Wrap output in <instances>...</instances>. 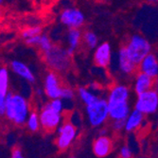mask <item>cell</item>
<instances>
[{
	"instance_id": "1",
	"label": "cell",
	"mask_w": 158,
	"mask_h": 158,
	"mask_svg": "<svg viewBox=\"0 0 158 158\" xmlns=\"http://www.w3.org/2000/svg\"><path fill=\"white\" fill-rule=\"evenodd\" d=\"M131 90L125 84L118 83L113 85L107 96L109 106V117L111 120L126 119L131 113L130 105Z\"/></svg>"
},
{
	"instance_id": "2",
	"label": "cell",
	"mask_w": 158,
	"mask_h": 158,
	"mask_svg": "<svg viewBox=\"0 0 158 158\" xmlns=\"http://www.w3.org/2000/svg\"><path fill=\"white\" fill-rule=\"evenodd\" d=\"M31 106L27 99L20 94L9 92L6 96L5 116L17 126L26 124L31 114Z\"/></svg>"
},
{
	"instance_id": "3",
	"label": "cell",
	"mask_w": 158,
	"mask_h": 158,
	"mask_svg": "<svg viewBox=\"0 0 158 158\" xmlns=\"http://www.w3.org/2000/svg\"><path fill=\"white\" fill-rule=\"evenodd\" d=\"M46 64L56 73H65L70 69L72 61L67 48L53 45L51 49L43 54Z\"/></svg>"
},
{
	"instance_id": "4",
	"label": "cell",
	"mask_w": 158,
	"mask_h": 158,
	"mask_svg": "<svg viewBox=\"0 0 158 158\" xmlns=\"http://www.w3.org/2000/svg\"><path fill=\"white\" fill-rule=\"evenodd\" d=\"M85 114L87 121L91 127L99 128L103 126L110 118L107 99L98 98L93 103L86 105Z\"/></svg>"
},
{
	"instance_id": "5",
	"label": "cell",
	"mask_w": 158,
	"mask_h": 158,
	"mask_svg": "<svg viewBox=\"0 0 158 158\" xmlns=\"http://www.w3.org/2000/svg\"><path fill=\"white\" fill-rule=\"evenodd\" d=\"M125 48L129 57L137 65L145 57L151 53L152 45L151 43L140 34H134L129 38Z\"/></svg>"
},
{
	"instance_id": "6",
	"label": "cell",
	"mask_w": 158,
	"mask_h": 158,
	"mask_svg": "<svg viewBox=\"0 0 158 158\" xmlns=\"http://www.w3.org/2000/svg\"><path fill=\"white\" fill-rule=\"evenodd\" d=\"M78 136V129L71 121H63L57 129L56 146L60 151H66Z\"/></svg>"
},
{
	"instance_id": "7",
	"label": "cell",
	"mask_w": 158,
	"mask_h": 158,
	"mask_svg": "<svg viewBox=\"0 0 158 158\" xmlns=\"http://www.w3.org/2000/svg\"><path fill=\"white\" fill-rule=\"evenodd\" d=\"M41 128L47 133L56 131L63 122V114L53 110L48 103L44 105L39 113Z\"/></svg>"
},
{
	"instance_id": "8",
	"label": "cell",
	"mask_w": 158,
	"mask_h": 158,
	"mask_svg": "<svg viewBox=\"0 0 158 158\" xmlns=\"http://www.w3.org/2000/svg\"><path fill=\"white\" fill-rule=\"evenodd\" d=\"M135 109L144 114H154L158 110V92L154 88L137 95Z\"/></svg>"
},
{
	"instance_id": "9",
	"label": "cell",
	"mask_w": 158,
	"mask_h": 158,
	"mask_svg": "<svg viewBox=\"0 0 158 158\" xmlns=\"http://www.w3.org/2000/svg\"><path fill=\"white\" fill-rule=\"evenodd\" d=\"M60 22L68 28H81L85 22L82 11L77 8H65L60 13Z\"/></svg>"
},
{
	"instance_id": "10",
	"label": "cell",
	"mask_w": 158,
	"mask_h": 158,
	"mask_svg": "<svg viewBox=\"0 0 158 158\" xmlns=\"http://www.w3.org/2000/svg\"><path fill=\"white\" fill-rule=\"evenodd\" d=\"M116 66L118 72L124 76H131L135 73L138 65L129 57L125 46L121 47L116 55Z\"/></svg>"
},
{
	"instance_id": "11",
	"label": "cell",
	"mask_w": 158,
	"mask_h": 158,
	"mask_svg": "<svg viewBox=\"0 0 158 158\" xmlns=\"http://www.w3.org/2000/svg\"><path fill=\"white\" fill-rule=\"evenodd\" d=\"M63 85L61 84L59 76L54 71L48 72L44 81V92L49 99L60 98L62 95Z\"/></svg>"
},
{
	"instance_id": "12",
	"label": "cell",
	"mask_w": 158,
	"mask_h": 158,
	"mask_svg": "<svg viewBox=\"0 0 158 158\" xmlns=\"http://www.w3.org/2000/svg\"><path fill=\"white\" fill-rule=\"evenodd\" d=\"M92 150L97 157L104 158L113 152L114 141L107 135H100L94 140L92 144Z\"/></svg>"
},
{
	"instance_id": "13",
	"label": "cell",
	"mask_w": 158,
	"mask_h": 158,
	"mask_svg": "<svg viewBox=\"0 0 158 158\" xmlns=\"http://www.w3.org/2000/svg\"><path fill=\"white\" fill-rule=\"evenodd\" d=\"M112 48L108 43L99 44L94 51V63L100 68H106L112 63Z\"/></svg>"
},
{
	"instance_id": "14",
	"label": "cell",
	"mask_w": 158,
	"mask_h": 158,
	"mask_svg": "<svg viewBox=\"0 0 158 158\" xmlns=\"http://www.w3.org/2000/svg\"><path fill=\"white\" fill-rule=\"evenodd\" d=\"M10 67L12 72L18 76L19 78L23 79L24 81L33 83L35 81V75L32 72V70L30 66L27 65L24 62L19 60H13L10 64Z\"/></svg>"
},
{
	"instance_id": "15",
	"label": "cell",
	"mask_w": 158,
	"mask_h": 158,
	"mask_svg": "<svg viewBox=\"0 0 158 158\" xmlns=\"http://www.w3.org/2000/svg\"><path fill=\"white\" fill-rule=\"evenodd\" d=\"M154 84H155L154 78L139 71L135 76V80L134 83V91L137 96L139 94H142L154 88Z\"/></svg>"
},
{
	"instance_id": "16",
	"label": "cell",
	"mask_w": 158,
	"mask_h": 158,
	"mask_svg": "<svg viewBox=\"0 0 158 158\" xmlns=\"http://www.w3.org/2000/svg\"><path fill=\"white\" fill-rule=\"evenodd\" d=\"M138 70L155 79L158 76V60L156 56L152 52L148 54L138 64Z\"/></svg>"
},
{
	"instance_id": "17",
	"label": "cell",
	"mask_w": 158,
	"mask_h": 158,
	"mask_svg": "<svg viewBox=\"0 0 158 158\" xmlns=\"http://www.w3.org/2000/svg\"><path fill=\"white\" fill-rule=\"evenodd\" d=\"M144 118H145V114L141 113L140 111L136 109L132 110L126 118L124 131L127 133H134L137 131L142 126L143 122H144Z\"/></svg>"
},
{
	"instance_id": "18",
	"label": "cell",
	"mask_w": 158,
	"mask_h": 158,
	"mask_svg": "<svg viewBox=\"0 0 158 158\" xmlns=\"http://www.w3.org/2000/svg\"><path fill=\"white\" fill-rule=\"evenodd\" d=\"M42 34V27L40 26H28L21 31L22 39L25 41L26 44L28 46L35 47H37Z\"/></svg>"
},
{
	"instance_id": "19",
	"label": "cell",
	"mask_w": 158,
	"mask_h": 158,
	"mask_svg": "<svg viewBox=\"0 0 158 158\" xmlns=\"http://www.w3.org/2000/svg\"><path fill=\"white\" fill-rule=\"evenodd\" d=\"M66 42L68 45L66 48L67 51L71 56H73L82 42V33L80 28H69L66 34Z\"/></svg>"
},
{
	"instance_id": "20",
	"label": "cell",
	"mask_w": 158,
	"mask_h": 158,
	"mask_svg": "<svg viewBox=\"0 0 158 158\" xmlns=\"http://www.w3.org/2000/svg\"><path fill=\"white\" fill-rule=\"evenodd\" d=\"M77 93H78L80 99L81 100L82 103L85 106L93 103L99 98L94 92V90H92V88H90V87H79Z\"/></svg>"
},
{
	"instance_id": "21",
	"label": "cell",
	"mask_w": 158,
	"mask_h": 158,
	"mask_svg": "<svg viewBox=\"0 0 158 158\" xmlns=\"http://www.w3.org/2000/svg\"><path fill=\"white\" fill-rule=\"evenodd\" d=\"M82 42L89 49H95L98 46V38L97 34L91 31H85L82 33Z\"/></svg>"
},
{
	"instance_id": "22",
	"label": "cell",
	"mask_w": 158,
	"mask_h": 158,
	"mask_svg": "<svg viewBox=\"0 0 158 158\" xmlns=\"http://www.w3.org/2000/svg\"><path fill=\"white\" fill-rule=\"evenodd\" d=\"M10 88V72L5 66L0 68V92L4 95L9 93Z\"/></svg>"
},
{
	"instance_id": "23",
	"label": "cell",
	"mask_w": 158,
	"mask_h": 158,
	"mask_svg": "<svg viewBox=\"0 0 158 158\" xmlns=\"http://www.w3.org/2000/svg\"><path fill=\"white\" fill-rule=\"evenodd\" d=\"M26 125L27 129L31 132H38L39 129L41 128V122H40V117H39V113L36 111H31L30 116H28Z\"/></svg>"
},
{
	"instance_id": "24",
	"label": "cell",
	"mask_w": 158,
	"mask_h": 158,
	"mask_svg": "<svg viewBox=\"0 0 158 158\" xmlns=\"http://www.w3.org/2000/svg\"><path fill=\"white\" fill-rule=\"evenodd\" d=\"M37 47L41 50V52L44 54V53L48 52L49 49H51V48L53 47V43H52L51 39L47 34H42L39 39Z\"/></svg>"
},
{
	"instance_id": "25",
	"label": "cell",
	"mask_w": 158,
	"mask_h": 158,
	"mask_svg": "<svg viewBox=\"0 0 158 158\" xmlns=\"http://www.w3.org/2000/svg\"><path fill=\"white\" fill-rule=\"evenodd\" d=\"M48 104L56 112L63 114L64 108H65V104L64 102L60 98H54V99H50L49 102H48Z\"/></svg>"
},
{
	"instance_id": "26",
	"label": "cell",
	"mask_w": 158,
	"mask_h": 158,
	"mask_svg": "<svg viewBox=\"0 0 158 158\" xmlns=\"http://www.w3.org/2000/svg\"><path fill=\"white\" fill-rule=\"evenodd\" d=\"M75 97V91L69 86H63L61 98L64 102H72Z\"/></svg>"
},
{
	"instance_id": "27",
	"label": "cell",
	"mask_w": 158,
	"mask_h": 158,
	"mask_svg": "<svg viewBox=\"0 0 158 158\" xmlns=\"http://www.w3.org/2000/svg\"><path fill=\"white\" fill-rule=\"evenodd\" d=\"M119 158H134V151L129 145H123L119 150Z\"/></svg>"
},
{
	"instance_id": "28",
	"label": "cell",
	"mask_w": 158,
	"mask_h": 158,
	"mask_svg": "<svg viewBox=\"0 0 158 158\" xmlns=\"http://www.w3.org/2000/svg\"><path fill=\"white\" fill-rule=\"evenodd\" d=\"M112 128L114 131L116 132H120L122 130H124L125 128V121L126 119H119V120H112Z\"/></svg>"
},
{
	"instance_id": "29",
	"label": "cell",
	"mask_w": 158,
	"mask_h": 158,
	"mask_svg": "<svg viewBox=\"0 0 158 158\" xmlns=\"http://www.w3.org/2000/svg\"><path fill=\"white\" fill-rule=\"evenodd\" d=\"M6 96L0 93V116H4L6 111Z\"/></svg>"
},
{
	"instance_id": "30",
	"label": "cell",
	"mask_w": 158,
	"mask_h": 158,
	"mask_svg": "<svg viewBox=\"0 0 158 158\" xmlns=\"http://www.w3.org/2000/svg\"><path fill=\"white\" fill-rule=\"evenodd\" d=\"M11 158H26L20 148L14 147L11 151Z\"/></svg>"
},
{
	"instance_id": "31",
	"label": "cell",
	"mask_w": 158,
	"mask_h": 158,
	"mask_svg": "<svg viewBox=\"0 0 158 158\" xmlns=\"http://www.w3.org/2000/svg\"><path fill=\"white\" fill-rule=\"evenodd\" d=\"M148 2H152V3H154V2H158V0H147Z\"/></svg>"
},
{
	"instance_id": "32",
	"label": "cell",
	"mask_w": 158,
	"mask_h": 158,
	"mask_svg": "<svg viewBox=\"0 0 158 158\" xmlns=\"http://www.w3.org/2000/svg\"><path fill=\"white\" fill-rule=\"evenodd\" d=\"M2 14H3V11H2V9H1V7H0V18L2 17Z\"/></svg>"
},
{
	"instance_id": "33",
	"label": "cell",
	"mask_w": 158,
	"mask_h": 158,
	"mask_svg": "<svg viewBox=\"0 0 158 158\" xmlns=\"http://www.w3.org/2000/svg\"><path fill=\"white\" fill-rule=\"evenodd\" d=\"M68 158H76V157H75L74 155H71V156H69Z\"/></svg>"
},
{
	"instance_id": "34",
	"label": "cell",
	"mask_w": 158,
	"mask_h": 158,
	"mask_svg": "<svg viewBox=\"0 0 158 158\" xmlns=\"http://www.w3.org/2000/svg\"><path fill=\"white\" fill-rule=\"evenodd\" d=\"M3 1H4V0H0V5H1V4L3 3Z\"/></svg>"
},
{
	"instance_id": "35",
	"label": "cell",
	"mask_w": 158,
	"mask_h": 158,
	"mask_svg": "<svg viewBox=\"0 0 158 158\" xmlns=\"http://www.w3.org/2000/svg\"><path fill=\"white\" fill-rule=\"evenodd\" d=\"M0 93H1V92H0Z\"/></svg>"
}]
</instances>
